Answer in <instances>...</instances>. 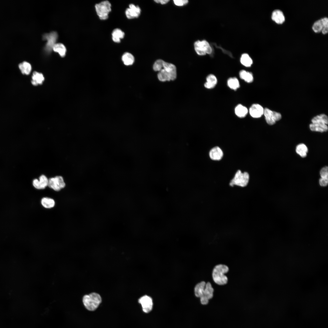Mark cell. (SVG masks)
Returning <instances> with one entry per match:
<instances>
[{
	"instance_id": "1",
	"label": "cell",
	"mask_w": 328,
	"mask_h": 328,
	"mask_svg": "<svg viewBox=\"0 0 328 328\" xmlns=\"http://www.w3.org/2000/svg\"><path fill=\"white\" fill-rule=\"evenodd\" d=\"M155 71H159L158 77L162 82L174 80L176 77V67L174 64L159 59L156 60L153 65Z\"/></svg>"
},
{
	"instance_id": "2",
	"label": "cell",
	"mask_w": 328,
	"mask_h": 328,
	"mask_svg": "<svg viewBox=\"0 0 328 328\" xmlns=\"http://www.w3.org/2000/svg\"><path fill=\"white\" fill-rule=\"evenodd\" d=\"M229 271L227 265L220 264L216 265L214 268L212 274V278L214 282L217 284L222 285H225L228 282V278L225 275Z\"/></svg>"
},
{
	"instance_id": "3",
	"label": "cell",
	"mask_w": 328,
	"mask_h": 328,
	"mask_svg": "<svg viewBox=\"0 0 328 328\" xmlns=\"http://www.w3.org/2000/svg\"><path fill=\"white\" fill-rule=\"evenodd\" d=\"M101 302L100 296L95 292H92L85 295L83 298V302L87 310L93 311L95 310Z\"/></svg>"
},
{
	"instance_id": "4",
	"label": "cell",
	"mask_w": 328,
	"mask_h": 328,
	"mask_svg": "<svg viewBox=\"0 0 328 328\" xmlns=\"http://www.w3.org/2000/svg\"><path fill=\"white\" fill-rule=\"evenodd\" d=\"M249 179V175L248 173H242L239 170L235 173L234 177L230 182L229 185L232 186L236 185L244 187L248 185Z\"/></svg>"
},
{
	"instance_id": "5",
	"label": "cell",
	"mask_w": 328,
	"mask_h": 328,
	"mask_svg": "<svg viewBox=\"0 0 328 328\" xmlns=\"http://www.w3.org/2000/svg\"><path fill=\"white\" fill-rule=\"evenodd\" d=\"M111 3L108 1H102L95 5L96 12L101 19L105 20L108 18L111 10Z\"/></svg>"
},
{
	"instance_id": "6",
	"label": "cell",
	"mask_w": 328,
	"mask_h": 328,
	"mask_svg": "<svg viewBox=\"0 0 328 328\" xmlns=\"http://www.w3.org/2000/svg\"><path fill=\"white\" fill-rule=\"evenodd\" d=\"M195 50L200 55H204L206 53L210 54L212 52V48L206 40H197L194 44Z\"/></svg>"
},
{
	"instance_id": "7",
	"label": "cell",
	"mask_w": 328,
	"mask_h": 328,
	"mask_svg": "<svg viewBox=\"0 0 328 328\" xmlns=\"http://www.w3.org/2000/svg\"><path fill=\"white\" fill-rule=\"evenodd\" d=\"M57 38L58 34L56 32L53 31L43 35V39L46 41L45 47L46 52L49 53L51 52L56 43Z\"/></svg>"
},
{
	"instance_id": "8",
	"label": "cell",
	"mask_w": 328,
	"mask_h": 328,
	"mask_svg": "<svg viewBox=\"0 0 328 328\" xmlns=\"http://www.w3.org/2000/svg\"><path fill=\"white\" fill-rule=\"evenodd\" d=\"M263 114L267 123L270 125L274 124L276 121L280 120L282 118L280 113L272 111L267 108L264 109Z\"/></svg>"
},
{
	"instance_id": "9",
	"label": "cell",
	"mask_w": 328,
	"mask_h": 328,
	"mask_svg": "<svg viewBox=\"0 0 328 328\" xmlns=\"http://www.w3.org/2000/svg\"><path fill=\"white\" fill-rule=\"evenodd\" d=\"M48 186L54 190L59 191L65 187V183L62 177L57 176L48 179Z\"/></svg>"
},
{
	"instance_id": "10",
	"label": "cell",
	"mask_w": 328,
	"mask_h": 328,
	"mask_svg": "<svg viewBox=\"0 0 328 328\" xmlns=\"http://www.w3.org/2000/svg\"><path fill=\"white\" fill-rule=\"evenodd\" d=\"M214 289L211 283L207 282L206 283L205 288L203 291L202 295L200 297L201 303L204 305L208 303L209 299H211L213 296Z\"/></svg>"
},
{
	"instance_id": "11",
	"label": "cell",
	"mask_w": 328,
	"mask_h": 328,
	"mask_svg": "<svg viewBox=\"0 0 328 328\" xmlns=\"http://www.w3.org/2000/svg\"><path fill=\"white\" fill-rule=\"evenodd\" d=\"M138 302L142 305L143 311L145 313H148L152 310L153 301L151 298L147 295L144 296L138 300Z\"/></svg>"
},
{
	"instance_id": "12",
	"label": "cell",
	"mask_w": 328,
	"mask_h": 328,
	"mask_svg": "<svg viewBox=\"0 0 328 328\" xmlns=\"http://www.w3.org/2000/svg\"><path fill=\"white\" fill-rule=\"evenodd\" d=\"M141 10L138 6L133 4L129 5V7L125 11V15L128 19H132L138 17L140 15Z\"/></svg>"
},
{
	"instance_id": "13",
	"label": "cell",
	"mask_w": 328,
	"mask_h": 328,
	"mask_svg": "<svg viewBox=\"0 0 328 328\" xmlns=\"http://www.w3.org/2000/svg\"><path fill=\"white\" fill-rule=\"evenodd\" d=\"M248 111L252 117L258 118L263 114L264 109L260 104H255L251 106Z\"/></svg>"
},
{
	"instance_id": "14",
	"label": "cell",
	"mask_w": 328,
	"mask_h": 328,
	"mask_svg": "<svg viewBox=\"0 0 328 328\" xmlns=\"http://www.w3.org/2000/svg\"><path fill=\"white\" fill-rule=\"evenodd\" d=\"M310 129L313 131L323 132L328 130V126L323 121L318 120L314 121L309 125Z\"/></svg>"
},
{
	"instance_id": "15",
	"label": "cell",
	"mask_w": 328,
	"mask_h": 328,
	"mask_svg": "<svg viewBox=\"0 0 328 328\" xmlns=\"http://www.w3.org/2000/svg\"><path fill=\"white\" fill-rule=\"evenodd\" d=\"M48 179L44 175H42L39 177V180L37 179H34L32 182L33 185L38 189H44L48 185Z\"/></svg>"
},
{
	"instance_id": "16",
	"label": "cell",
	"mask_w": 328,
	"mask_h": 328,
	"mask_svg": "<svg viewBox=\"0 0 328 328\" xmlns=\"http://www.w3.org/2000/svg\"><path fill=\"white\" fill-rule=\"evenodd\" d=\"M210 158L215 161L220 160L223 157V152L220 148L215 146L212 148L209 153Z\"/></svg>"
},
{
	"instance_id": "17",
	"label": "cell",
	"mask_w": 328,
	"mask_h": 328,
	"mask_svg": "<svg viewBox=\"0 0 328 328\" xmlns=\"http://www.w3.org/2000/svg\"><path fill=\"white\" fill-rule=\"evenodd\" d=\"M272 19L278 24H282L285 20V17L282 12L279 9H275L272 13Z\"/></svg>"
},
{
	"instance_id": "18",
	"label": "cell",
	"mask_w": 328,
	"mask_h": 328,
	"mask_svg": "<svg viewBox=\"0 0 328 328\" xmlns=\"http://www.w3.org/2000/svg\"><path fill=\"white\" fill-rule=\"evenodd\" d=\"M44 80V77L43 74L36 71L33 72L32 76L31 83L34 86H37L38 84H41Z\"/></svg>"
},
{
	"instance_id": "19",
	"label": "cell",
	"mask_w": 328,
	"mask_h": 328,
	"mask_svg": "<svg viewBox=\"0 0 328 328\" xmlns=\"http://www.w3.org/2000/svg\"><path fill=\"white\" fill-rule=\"evenodd\" d=\"M207 82L204 85L207 88L210 89L214 87L217 83V79L216 77L213 74L208 75L206 78Z\"/></svg>"
},
{
	"instance_id": "20",
	"label": "cell",
	"mask_w": 328,
	"mask_h": 328,
	"mask_svg": "<svg viewBox=\"0 0 328 328\" xmlns=\"http://www.w3.org/2000/svg\"><path fill=\"white\" fill-rule=\"evenodd\" d=\"M234 111L238 117L243 118L246 116L248 111L247 108L241 104L237 105L235 107Z\"/></svg>"
},
{
	"instance_id": "21",
	"label": "cell",
	"mask_w": 328,
	"mask_h": 328,
	"mask_svg": "<svg viewBox=\"0 0 328 328\" xmlns=\"http://www.w3.org/2000/svg\"><path fill=\"white\" fill-rule=\"evenodd\" d=\"M18 66L22 74L28 75L31 73L32 66L29 63L24 61L19 63Z\"/></svg>"
},
{
	"instance_id": "22",
	"label": "cell",
	"mask_w": 328,
	"mask_h": 328,
	"mask_svg": "<svg viewBox=\"0 0 328 328\" xmlns=\"http://www.w3.org/2000/svg\"><path fill=\"white\" fill-rule=\"evenodd\" d=\"M52 50L55 52L58 53L62 57H64L66 55V49L65 46L62 43H56L53 46Z\"/></svg>"
},
{
	"instance_id": "23",
	"label": "cell",
	"mask_w": 328,
	"mask_h": 328,
	"mask_svg": "<svg viewBox=\"0 0 328 328\" xmlns=\"http://www.w3.org/2000/svg\"><path fill=\"white\" fill-rule=\"evenodd\" d=\"M239 76L241 78L248 83H251L253 80L254 78L252 73L244 70L240 71Z\"/></svg>"
},
{
	"instance_id": "24",
	"label": "cell",
	"mask_w": 328,
	"mask_h": 328,
	"mask_svg": "<svg viewBox=\"0 0 328 328\" xmlns=\"http://www.w3.org/2000/svg\"><path fill=\"white\" fill-rule=\"evenodd\" d=\"M112 35L113 41L115 42L118 43L120 42L121 39L124 38L125 33L120 29H116L113 31Z\"/></svg>"
},
{
	"instance_id": "25",
	"label": "cell",
	"mask_w": 328,
	"mask_h": 328,
	"mask_svg": "<svg viewBox=\"0 0 328 328\" xmlns=\"http://www.w3.org/2000/svg\"><path fill=\"white\" fill-rule=\"evenodd\" d=\"M296 151V152L301 157L304 158L306 156L308 149L305 144L301 143L297 146Z\"/></svg>"
},
{
	"instance_id": "26",
	"label": "cell",
	"mask_w": 328,
	"mask_h": 328,
	"mask_svg": "<svg viewBox=\"0 0 328 328\" xmlns=\"http://www.w3.org/2000/svg\"><path fill=\"white\" fill-rule=\"evenodd\" d=\"M122 60L125 65L127 66L132 65L134 62V58L131 53L126 52L122 57Z\"/></svg>"
},
{
	"instance_id": "27",
	"label": "cell",
	"mask_w": 328,
	"mask_h": 328,
	"mask_svg": "<svg viewBox=\"0 0 328 328\" xmlns=\"http://www.w3.org/2000/svg\"><path fill=\"white\" fill-rule=\"evenodd\" d=\"M206 284V283L205 282L202 281L198 283L196 285L194 288V292L196 297L199 298L201 297Z\"/></svg>"
},
{
	"instance_id": "28",
	"label": "cell",
	"mask_w": 328,
	"mask_h": 328,
	"mask_svg": "<svg viewBox=\"0 0 328 328\" xmlns=\"http://www.w3.org/2000/svg\"><path fill=\"white\" fill-rule=\"evenodd\" d=\"M240 61L242 64L246 67H249L252 63V59L246 53L243 54L241 57Z\"/></svg>"
},
{
	"instance_id": "29",
	"label": "cell",
	"mask_w": 328,
	"mask_h": 328,
	"mask_svg": "<svg viewBox=\"0 0 328 328\" xmlns=\"http://www.w3.org/2000/svg\"><path fill=\"white\" fill-rule=\"evenodd\" d=\"M227 84L230 88L233 90H237L239 87L240 86L238 79L234 77L228 79L227 81Z\"/></svg>"
},
{
	"instance_id": "30",
	"label": "cell",
	"mask_w": 328,
	"mask_h": 328,
	"mask_svg": "<svg viewBox=\"0 0 328 328\" xmlns=\"http://www.w3.org/2000/svg\"><path fill=\"white\" fill-rule=\"evenodd\" d=\"M41 203L43 207L47 208L53 207L55 204V201L53 199L47 197L42 198Z\"/></svg>"
},
{
	"instance_id": "31",
	"label": "cell",
	"mask_w": 328,
	"mask_h": 328,
	"mask_svg": "<svg viewBox=\"0 0 328 328\" xmlns=\"http://www.w3.org/2000/svg\"><path fill=\"white\" fill-rule=\"evenodd\" d=\"M323 25L321 19L316 21L312 26V29L316 32H321Z\"/></svg>"
},
{
	"instance_id": "32",
	"label": "cell",
	"mask_w": 328,
	"mask_h": 328,
	"mask_svg": "<svg viewBox=\"0 0 328 328\" xmlns=\"http://www.w3.org/2000/svg\"><path fill=\"white\" fill-rule=\"evenodd\" d=\"M323 25V27L321 32L323 34L326 33L328 31V19L327 17H324L321 19Z\"/></svg>"
},
{
	"instance_id": "33",
	"label": "cell",
	"mask_w": 328,
	"mask_h": 328,
	"mask_svg": "<svg viewBox=\"0 0 328 328\" xmlns=\"http://www.w3.org/2000/svg\"><path fill=\"white\" fill-rule=\"evenodd\" d=\"M320 174L321 178H328V168L327 166H325L321 169Z\"/></svg>"
},
{
	"instance_id": "34",
	"label": "cell",
	"mask_w": 328,
	"mask_h": 328,
	"mask_svg": "<svg viewBox=\"0 0 328 328\" xmlns=\"http://www.w3.org/2000/svg\"><path fill=\"white\" fill-rule=\"evenodd\" d=\"M175 4L177 6H182L186 4L188 1L187 0H174Z\"/></svg>"
},
{
	"instance_id": "35",
	"label": "cell",
	"mask_w": 328,
	"mask_h": 328,
	"mask_svg": "<svg viewBox=\"0 0 328 328\" xmlns=\"http://www.w3.org/2000/svg\"><path fill=\"white\" fill-rule=\"evenodd\" d=\"M328 183V178H321L319 180V183L320 186H326Z\"/></svg>"
},
{
	"instance_id": "36",
	"label": "cell",
	"mask_w": 328,
	"mask_h": 328,
	"mask_svg": "<svg viewBox=\"0 0 328 328\" xmlns=\"http://www.w3.org/2000/svg\"><path fill=\"white\" fill-rule=\"evenodd\" d=\"M154 1L156 3H160L162 4H166L169 1V0H155Z\"/></svg>"
}]
</instances>
